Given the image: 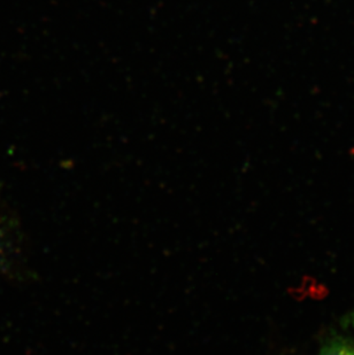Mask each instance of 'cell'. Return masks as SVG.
<instances>
[{
  "instance_id": "cell-1",
  "label": "cell",
  "mask_w": 354,
  "mask_h": 355,
  "mask_svg": "<svg viewBox=\"0 0 354 355\" xmlns=\"http://www.w3.org/2000/svg\"><path fill=\"white\" fill-rule=\"evenodd\" d=\"M319 355H354V339H330L324 344Z\"/></svg>"
}]
</instances>
